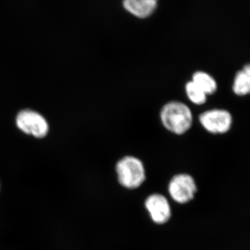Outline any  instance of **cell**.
<instances>
[{
	"mask_svg": "<svg viewBox=\"0 0 250 250\" xmlns=\"http://www.w3.org/2000/svg\"><path fill=\"white\" fill-rule=\"evenodd\" d=\"M161 118L166 129L177 134H182L190 129L192 116L187 105L180 102H170L163 107Z\"/></svg>",
	"mask_w": 250,
	"mask_h": 250,
	"instance_id": "obj_1",
	"label": "cell"
},
{
	"mask_svg": "<svg viewBox=\"0 0 250 250\" xmlns=\"http://www.w3.org/2000/svg\"><path fill=\"white\" fill-rule=\"evenodd\" d=\"M118 180L126 188H139L146 179V170L141 160L134 156H125L116 166Z\"/></svg>",
	"mask_w": 250,
	"mask_h": 250,
	"instance_id": "obj_2",
	"label": "cell"
},
{
	"mask_svg": "<svg viewBox=\"0 0 250 250\" xmlns=\"http://www.w3.org/2000/svg\"><path fill=\"white\" fill-rule=\"evenodd\" d=\"M16 124L24 133L36 138L45 137L48 132V125L45 118L31 110H24L18 113Z\"/></svg>",
	"mask_w": 250,
	"mask_h": 250,
	"instance_id": "obj_3",
	"label": "cell"
},
{
	"mask_svg": "<svg viewBox=\"0 0 250 250\" xmlns=\"http://www.w3.org/2000/svg\"><path fill=\"white\" fill-rule=\"evenodd\" d=\"M168 190L174 201L185 204L190 202L195 196L197 191L196 184L188 174H177L170 181Z\"/></svg>",
	"mask_w": 250,
	"mask_h": 250,
	"instance_id": "obj_4",
	"label": "cell"
},
{
	"mask_svg": "<svg viewBox=\"0 0 250 250\" xmlns=\"http://www.w3.org/2000/svg\"><path fill=\"white\" fill-rule=\"evenodd\" d=\"M200 121L207 131L213 134H224L231 126V115L225 110L213 109L204 112L200 116Z\"/></svg>",
	"mask_w": 250,
	"mask_h": 250,
	"instance_id": "obj_5",
	"label": "cell"
},
{
	"mask_svg": "<svg viewBox=\"0 0 250 250\" xmlns=\"http://www.w3.org/2000/svg\"><path fill=\"white\" fill-rule=\"evenodd\" d=\"M146 207L153 221L155 223H167L170 218V204L162 195L154 194L150 195L146 200Z\"/></svg>",
	"mask_w": 250,
	"mask_h": 250,
	"instance_id": "obj_6",
	"label": "cell"
},
{
	"mask_svg": "<svg viewBox=\"0 0 250 250\" xmlns=\"http://www.w3.org/2000/svg\"><path fill=\"white\" fill-rule=\"evenodd\" d=\"M123 4L131 14L137 17L146 18L155 10L157 1L156 0H125Z\"/></svg>",
	"mask_w": 250,
	"mask_h": 250,
	"instance_id": "obj_7",
	"label": "cell"
},
{
	"mask_svg": "<svg viewBox=\"0 0 250 250\" xmlns=\"http://www.w3.org/2000/svg\"><path fill=\"white\" fill-rule=\"evenodd\" d=\"M233 91L238 95L250 93V63L237 73L233 86Z\"/></svg>",
	"mask_w": 250,
	"mask_h": 250,
	"instance_id": "obj_8",
	"label": "cell"
},
{
	"mask_svg": "<svg viewBox=\"0 0 250 250\" xmlns=\"http://www.w3.org/2000/svg\"><path fill=\"white\" fill-rule=\"evenodd\" d=\"M192 82L206 94H212L217 90V83L214 79L205 72L198 71L192 75Z\"/></svg>",
	"mask_w": 250,
	"mask_h": 250,
	"instance_id": "obj_9",
	"label": "cell"
},
{
	"mask_svg": "<svg viewBox=\"0 0 250 250\" xmlns=\"http://www.w3.org/2000/svg\"><path fill=\"white\" fill-rule=\"evenodd\" d=\"M186 91L188 98L196 104H202L207 100V94L200 89L192 81L188 82L186 85Z\"/></svg>",
	"mask_w": 250,
	"mask_h": 250,
	"instance_id": "obj_10",
	"label": "cell"
}]
</instances>
